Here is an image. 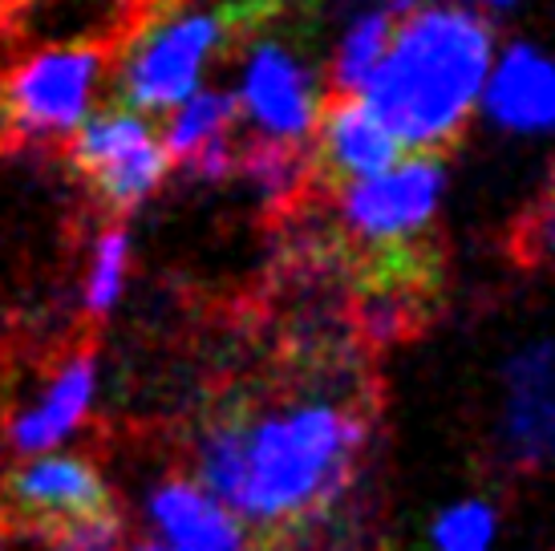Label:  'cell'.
<instances>
[{
    "instance_id": "7a4b0ae2",
    "label": "cell",
    "mask_w": 555,
    "mask_h": 551,
    "mask_svg": "<svg viewBox=\"0 0 555 551\" xmlns=\"http://www.w3.org/2000/svg\"><path fill=\"white\" fill-rule=\"evenodd\" d=\"M491 69V25L470 9H410L401 16L361 102L398 146L442 154L463 134Z\"/></svg>"
},
{
    "instance_id": "5b68a950",
    "label": "cell",
    "mask_w": 555,
    "mask_h": 551,
    "mask_svg": "<svg viewBox=\"0 0 555 551\" xmlns=\"http://www.w3.org/2000/svg\"><path fill=\"white\" fill-rule=\"evenodd\" d=\"M65 154L86 191L114 219L139 212L170 170L155 126L118 102L90 114L78 126V134L65 142Z\"/></svg>"
},
{
    "instance_id": "5bb4252c",
    "label": "cell",
    "mask_w": 555,
    "mask_h": 551,
    "mask_svg": "<svg viewBox=\"0 0 555 551\" xmlns=\"http://www.w3.org/2000/svg\"><path fill=\"white\" fill-rule=\"evenodd\" d=\"M482 110L494 126L519 130V134H540L555 118V77L552 65L540 49L515 46L499 62L491 81L482 86Z\"/></svg>"
},
{
    "instance_id": "ffe728a7",
    "label": "cell",
    "mask_w": 555,
    "mask_h": 551,
    "mask_svg": "<svg viewBox=\"0 0 555 551\" xmlns=\"http://www.w3.org/2000/svg\"><path fill=\"white\" fill-rule=\"evenodd\" d=\"M4 345H9V321H4V312H0V357H4Z\"/></svg>"
},
{
    "instance_id": "277c9868",
    "label": "cell",
    "mask_w": 555,
    "mask_h": 551,
    "mask_svg": "<svg viewBox=\"0 0 555 551\" xmlns=\"http://www.w3.org/2000/svg\"><path fill=\"white\" fill-rule=\"evenodd\" d=\"M276 9V0H247L223 13L183 16V21H155L118 53L122 74H118V106L134 114H167L183 106L199 86L203 65L211 53L228 46L232 37H244L263 16Z\"/></svg>"
},
{
    "instance_id": "6da1fadb",
    "label": "cell",
    "mask_w": 555,
    "mask_h": 551,
    "mask_svg": "<svg viewBox=\"0 0 555 551\" xmlns=\"http://www.w3.org/2000/svg\"><path fill=\"white\" fill-rule=\"evenodd\" d=\"M370 413L357 398L300 394L232 406L199 434L195 483L268 543L324 520L357 475Z\"/></svg>"
},
{
    "instance_id": "ba28073f",
    "label": "cell",
    "mask_w": 555,
    "mask_h": 551,
    "mask_svg": "<svg viewBox=\"0 0 555 551\" xmlns=\"http://www.w3.org/2000/svg\"><path fill=\"white\" fill-rule=\"evenodd\" d=\"M235 102H240V114L256 123L260 138H276V142H305L317 130V114H321V98L309 69L272 41H260L251 49Z\"/></svg>"
},
{
    "instance_id": "9a60e30c",
    "label": "cell",
    "mask_w": 555,
    "mask_h": 551,
    "mask_svg": "<svg viewBox=\"0 0 555 551\" xmlns=\"http://www.w3.org/2000/svg\"><path fill=\"white\" fill-rule=\"evenodd\" d=\"M240 179L263 200L268 212H284L300 200V191L312 183V158L305 142H276V138H244L235 151Z\"/></svg>"
},
{
    "instance_id": "30bf717a",
    "label": "cell",
    "mask_w": 555,
    "mask_h": 551,
    "mask_svg": "<svg viewBox=\"0 0 555 551\" xmlns=\"http://www.w3.org/2000/svg\"><path fill=\"white\" fill-rule=\"evenodd\" d=\"M240 102L223 90H195L183 106L170 110L163 151L167 163L179 167L191 183H219L235 170L240 151Z\"/></svg>"
},
{
    "instance_id": "44dd1931",
    "label": "cell",
    "mask_w": 555,
    "mask_h": 551,
    "mask_svg": "<svg viewBox=\"0 0 555 551\" xmlns=\"http://www.w3.org/2000/svg\"><path fill=\"white\" fill-rule=\"evenodd\" d=\"M13 9H16V0H0V21L13 13Z\"/></svg>"
},
{
    "instance_id": "d6986e66",
    "label": "cell",
    "mask_w": 555,
    "mask_h": 551,
    "mask_svg": "<svg viewBox=\"0 0 555 551\" xmlns=\"http://www.w3.org/2000/svg\"><path fill=\"white\" fill-rule=\"evenodd\" d=\"M53 551H126V527L122 515L109 511V515H98V520H86L78 527L62 531L57 539H49Z\"/></svg>"
},
{
    "instance_id": "7c38bea8",
    "label": "cell",
    "mask_w": 555,
    "mask_h": 551,
    "mask_svg": "<svg viewBox=\"0 0 555 551\" xmlns=\"http://www.w3.org/2000/svg\"><path fill=\"white\" fill-rule=\"evenodd\" d=\"M503 443L524 471L547 462L555 446V353L552 341H535L507 366Z\"/></svg>"
},
{
    "instance_id": "4fadbf2b",
    "label": "cell",
    "mask_w": 555,
    "mask_h": 551,
    "mask_svg": "<svg viewBox=\"0 0 555 551\" xmlns=\"http://www.w3.org/2000/svg\"><path fill=\"white\" fill-rule=\"evenodd\" d=\"M158 543L170 551H247V531L195 478H167L151 495Z\"/></svg>"
},
{
    "instance_id": "7402d4cb",
    "label": "cell",
    "mask_w": 555,
    "mask_h": 551,
    "mask_svg": "<svg viewBox=\"0 0 555 551\" xmlns=\"http://www.w3.org/2000/svg\"><path fill=\"white\" fill-rule=\"evenodd\" d=\"M139 551H170V548H163V543H142Z\"/></svg>"
},
{
    "instance_id": "9c48e42d",
    "label": "cell",
    "mask_w": 555,
    "mask_h": 551,
    "mask_svg": "<svg viewBox=\"0 0 555 551\" xmlns=\"http://www.w3.org/2000/svg\"><path fill=\"white\" fill-rule=\"evenodd\" d=\"M317 118V151L309 154L317 187L340 191L398 163L401 146L361 98H328Z\"/></svg>"
},
{
    "instance_id": "8fae6325",
    "label": "cell",
    "mask_w": 555,
    "mask_h": 551,
    "mask_svg": "<svg viewBox=\"0 0 555 551\" xmlns=\"http://www.w3.org/2000/svg\"><path fill=\"white\" fill-rule=\"evenodd\" d=\"M93 382H98L93 349L90 345L69 349L62 357V366L53 369L46 394L9 413L4 443L13 446L16 454H25V459H37V454H49L53 446H62L90 413Z\"/></svg>"
},
{
    "instance_id": "8992f818",
    "label": "cell",
    "mask_w": 555,
    "mask_h": 551,
    "mask_svg": "<svg viewBox=\"0 0 555 551\" xmlns=\"http://www.w3.org/2000/svg\"><path fill=\"white\" fill-rule=\"evenodd\" d=\"M109 511H118L109 483L86 454H37L0 471V523L46 548L62 531Z\"/></svg>"
},
{
    "instance_id": "2e32d148",
    "label": "cell",
    "mask_w": 555,
    "mask_h": 551,
    "mask_svg": "<svg viewBox=\"0 0 555 551\" xmlns=\"http://www.w3.org/2000/svg\"><path fill=\"white\" fill-rule=\"evenodd\" d=\"M410 9H417V0H389L386 9L365 13L353 29H349V37H345V41H340V49H337L333 74H328L333 98H357V93H361V86L370 81V74L377 69L382 53H386L393 25H398Z\"/></svg>"
},
{
    "instance_id": "e0dca14e",
    "label": "cell",
    "mask_w": 555,
    "mask_h": 551,
    "mask_svg": "<svg viewBox=\"0 0 555 551\" xmlns=\"http://www.w3.org/2000/svg\"><path fill=\"white\" fill-rule=\"evenodd\" d=\"M126 252H130V240H126V228L114 223L98 235L90 256V276H86V312L90 317H106L114 300L122 296V280H126Z\"/></svg>"
},
{
    "instance_id": "52a82bcc",
    "label": "cell",
    "mask_w": 555,
    "mask_h": 551,
    "mask_svg": "<svg viewBox=\"0 0 555 551\" xmlns=\"http://www.w3.org/2000/svg\"><path fill=\"white\" fill-rule=\"evenodd\" d=\"M442 191H447L442 154H414L373 179L340 187V223L349 240L370 256L410 252L417 247V235L434 223Z\"/></svg>"
},
{
    "instance_id": "ac0fdd59",
    "label": "cell",
    "mask_w": 555,
    "mask_h": 551,
    "mask_svg": "<svg viewBox=\"0 0 555 551\" xmlns=\"http://www.w3.org/2000/svg\"><path fill=\"white\" fill-rule=\"evenodd\" d=\"M499 515L482 499H463L447 507L434 523V551H491Z\"/></svg>"
},
{
    "instance_id": "3957f363",
    "label": "cell",
    "mask_w": 555,
    "mask_h": 551,
    "mask_svg": "<svg viewBox=\"0 0 555 551\" xmlns=\"http://www.w3.org/2000/svg\"><path fill=\"white\" fill-rule=\"evenodd\" d=\"M118 53L102 46L33 49L0 74V146L57 151L78 134Z\"/></svg>"
},
{
    "instance_id": "603a6c76",
    "label": "cell",
    "mask_w": 555,
    "mask_h": 551,
    "mask_svg": "<svg viewBox=\"0 0 555 551\" xmlns=\"http://www.w3.org/2000/svg\"><path fill=\"white\" fill-rule=\"evenodd\" d=\"M494 4H507V0H494Z\"/></svg>"
}]
</instances>
